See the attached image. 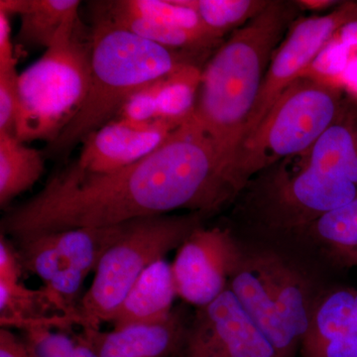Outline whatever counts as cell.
I'll use <instances>...</instances> for the list:
<instances>
[{
    "label": "cell",
    "instance_id": "cell-7",
    "mask_svg": "<svg viewBox=\"0 0 357 357\" xmlns=\"http://www.w3.org/2000/svg\"><path fill=\"white\" fill-rule=\"evenodd\" d=\"M204 220L199 213H188L126 222L121 236L103 255L91 287L79 301L77 326L100 328L109 323L143 272L177 250Z\"/></svg>",
    "mask_w": 357,
    "mask_h": 357
},
{
    "label": "cell",
    "instance_id": "cell-20",
    "mask_svg": "<svg viewBox=\"0 0 357 357\" xmlns=\"http://www.w3.org/2000/svg\"><path fill=\"white\" fill-rule=\"evenodd\" d=\"M124 225L126 222L112 227H82L48 234L57 250L63 269L77 270L88 276L91 271H96L103 255L121 236Z\"/></svg>",
    "mask_w": 357,
    "mask_h": 357
},
{
    "label": "cell",
    "instance_id": "cell-16",
    "mask_svg": "<svg viewBox=\"0 0 357 357\" xmlns=\"http://www.w3.org/2000/svg\"><path fill=\"white\" fill-rule=\"evenodd\" d=\"M177 297L172 264L163 258L143 272L109 323L121 328L165 319Z\"/></svg>",
    "mask_w": 357,
    "mask_h": 357
},
{
    "label": "cell",
    "instance_id": "cell-6",
    "mask_svg": "<svg viewBox=\"0 0 357 357\" xmlns=\"http://www.w3.org/2000/svg\"><path fill=\"white\" fill-rule=\"evenodd\" d=\"M347 98L340 86L306 76L296 79L237 150L232 174L241 192L258 173L309 149Z\"/></svg>",
    "mask_w": 357,
    "mask_h": 357
},
{
    "label": "cell",
    "instance_id": "cell-27",
    "mask_svg": "<svg viewBox=\"0 0 357 357\" xmlns=\"http://www.w3.org/2000/svg\"><path fill=\"white\" fill-rule=\"evenodd\" d=\"M24 333L26 344L35 357H75V337L65 331L37 326Z\"/></svg>",
    "mask_w": 357,
    "mask_h": 357
},
{
    "label": "cell",
    "instance_id": "cell-19",
    "mask_svg": "<svg viewBox=\"0 0 357 357\" xmlns=\"http://www.w3.org/2000/svg\"><path fill=\"white\" fill-rule=\"evenodd\" d=\"M344 335H357V289L337 282L317 301L302 344Z\"/></svg>",
    "mask_w": 357,
    "mask_h": 357
},
{
    "label": "cell",
    "instance_id": "cell-9",
    "mask_svg": "<svg viewBox=\"0 0 357 357\" xmlns=\"http://www.w3.org/2000/svg\"><path fill=\"white\" fill-rule=\"evenodd\" d=\"M173 357H277L229 289L195 310Z\"/></svg>",
    "mask_w": 357,
    "mask_h": 357
},
{
    "label": "cell",
    "instance_id": "cell-5",
    "mask_svg": "<svg viewBox=\"0 0 357 357\" xmlns=\"http://www.w3.org/2000/svg\"><path fill=\"white\" fill-rule=\"evenodd\" d=\"M91 82V27L72 16L38 61L20 74L22 142L55 139L77 114Z\"/></svg>",
    "mask_w": 357,
    "mask_h": 357
},
{
    "label": "cell",
    "instance_id": "cell-2",
    "mask_svg": "<svg viewBox=\"0 0 357 357\" xmlns=\"http://www.w3.org/2000/svg\"><path fill=\"white\" fill-rule=\"evenodd\" d=\"M298 13L295 2L271 0L259 15L230 34L202 72L194 119L210 138L239 192L232 165L244 126L275 51L298 20Z\"/></svg>",
    "mask_w": 357,
    "mask_h": 357
},
{
    "label": "cell",
    "instance_id": "cell-11",
    "mask_svg": "<svg viewBox=\"0 0 357 357\" xmlns=\"http://www.w3.org/2000/svg\"><path fill=\"white\" fill-rule=\"evenodd\" d=\"M238 241L241 255L227 289L273 347L277 357H296L301 344L281 319L261 255L252 243Z\"/></svg>",
    "mask_w": 357,
    "mask_h": 357
},
{
    "label": "cell",
    "instance_id": "cell-28",
    "mask_svg": "<svg viewBox=\"0 0 357 357\" xmlns=\"http://www.w3.org/2000/svg\"><path fill=\"white\" fill-rule=\"evenodd\" d=\"M20 75L16 67L0 70V132L17 136L20 114Z\"/></svg>",
    "mask_w": 357,
    "mask_h": 357
},
{
    "label": "cell",
    "instance_id": "cell-25",
    "mask_svg": "<svg viewBox=\"0 0 357 357\" xmlns=\"http://www.w3.org/2000/svg\"><path fill=\"white\" fill-rule=\"evenodd\" d=\"M117 1L122 8L134 15L167 25L213 35L204 26L199 14L190 6L188 0H175V1H171V0H117Z\"/></svg>",
    "mask_w": 357,
    "mask_h": 357
},
{
    "label": "cell",
    "instance_id": "cell-14",
    "mask_svg": "<svg viewBox=\"0 0 357 357\" xmlns=\"http://www.w3.org/2000/svg\"><path fill=\"white\" fill-rule=\"evenodd\" d=\"M330 273L357 267V198L312 222L296 241Z\"/></svg>",
    "mask_w": 357,
    "mask_h": 357
},
{
    "label": "cell",
    "instance_id": "cell-29",
    "mask_svg": "<svg viewBox=\"0 0 357 357\" xmlns=\"http://www.w3.org/2000/svg\"><path fill=\"white\" fill-rule=\"evenodd\" d=\"M162 79L134 93L124 103L115 119H124L132 123H147L156 121Z\"/></svg>",
    "mask_w": 357,
    "mask_h": 357
},
{
    "label": "cell",
    "instance_id": "cell-23",
    "mask_svg": "<svg viewBox=\"0 0 357 357\" xmlns=\"http://www.w3.org/2000/svg\"><path fill=\"white\" fill-rule=\"evenodd\" d=\"M202 72L201 65H188L162 79L157 119L183 124L194 116Z\"/></svg>",
    "mask_w": 357,
    "mask_h": 357
},
{
    "label": "cell",
    "instance_id": "cell-10",
    "mask_svg": "<svg viewBox=\"0 0 357 357\" xmlns=\"http://www.w3.org/2000/svg\"><path fill=\"white\" fill-rule=\"evenodd\" d=\"M241 243L227 227H197L177 249L172 264L178 297L196 309L227 290Z\"/></svg>",
    "mask_w": 357,
    "mask_h": 357
},
{
    "label": "cell",
    "instance_id": "cell-8",
    "mask_svg": "<svg viewBox=\"0 0 357 357\" xmlns=\"http://www.w3.org/2000/svg\"><path fill=\"white\" fill-rule=\"evenodd\" d=\"M354 20H357V1H342L331 13L298 18L293 23L272 57L259 95L244 126L241 144L261 123L279 96L302 77L335 32Z\"/></svg>",
    "mask_w": 357,
    "mask_h": 357
},
{
    "label": "cell",
    "instance_id": "cell-31",
    "mask_svg": "<svg viewBox=\"0 0 357 357\" xmlns=\"http://www.w3.org/2000/svg\"><path fill=\"white\" fill-rule=\"evenodd\" d=\"M16 63L9 16L0 11V70L16 67Z\"/></svg>",
    "mask_w": 357,
    "mask_h": 357
},
{
    "label": "cell",
    "instance_id": "cell-12",
    "mask_svg": "<svg viewBox=\"0 0 357 357\" xmlns=\"http://www.w3.org/2000/svg\"><path fill=\"white\" fill-rule=\"evenodd\" d=\"M180 126L163 119L147 123L112 119L82 143L81 153L74 163L89 172L119 170L158 149Z\"/></svg>",
    "mask_w": 357,
    "mask_h": 357
},
{
    "label": "cell",
    "instance_id": "cell-3",
    "mask_svg": "<svg viewBox=\"0 0 357 357\" xmlns=\"http://www.w3.org/2000/svg\"><path fill=\"white\" fill-rule=\"evenodd\" d=\"M91 26V82L72 121L47 145L44 155L66 156L88 136L117 116L129 98L188 65L206 58L142 38L93 14Z\"/></svg>",
    "mask_w": 357,
    "mask_h": 357
},
{
    "label": "cell",
    "instance_id": "cell-22",
    "mask_svg": "<svg viewBox=\"0 0 357 357\" xmlns=\"http://www.w3.org/2000/svg\"><path fill=\"white\" fill-rule=\"evenodd\" d=\"M77 0H27L16 41L21 46L50 47L66 21L79 13Z\"/></svg>",
    "mask_w": 357,
    "mask_h": 357
},
{
    "label": "cell",
    "instance_id": "cell-17",
    "mask_svg": "<svg viewBox=\"0 0 357 357\" xmlns=\"http://www.w3.org/2000/svg\"><path fill=\"white\" fill-rule=\"evenodd\" d=\"M93 6L95 15L107 18L142 38L199 57L208 59L225 42L208 33L192 31L134 15L122 8L117 0L93 2Z\"/></svg>",
    "mask_w": 357,
    "mask_h": 357
},
{
    "label": "cell",
    "instance_id": "cell-24",
    "mask_svg": "<svg viewBox=\"0 0 357 357\" xmlns=\"http://www.w3.org/2000/svg\"><path fill=\"white\" fill-rule=\"evenodd\" d=\"M208 31L218 38L243 27L259 15L270 0H188Z\"/></svg>",
    "mask_w": 357,
    "mask_h": 357
},
{
    "label": "cell",
    "instance_id": "cell-33",
    "mask_svg": "<svg viewBox=\"0 0 357 357\" xmlns=\"http://www.w3.org/2000/svg\"><path fill=\"white\" fill-rule=\"evenodd\" d=\"M333 39L351 51L357 50V20L342 25L333 35Z\"/></svg>",
    "mask_w": 357,
    "mask_h": 357
},
{
    "label": "cell",
    "instance_id": "cell-26",
    "mask_svg": "<svg viewBox=\"0 0 357 357\" xmlns=\"http://www.w3.org/2000/svg\"><path fill=\"white\" fill-rule=\"evenodd\" d=\"M349 56L351 50L332 38L319 52L302 77H312L340 86V79L349 63Z\"/></svg>",
    "mask_w": 357,
    "mask_h": 357
},
{
    "label": "cell",
    "instance_id": "cell-18",
    "mask_svg": "<svg viewBox=\"0 0 357 357\" xmlns=\"http://www.w3.org/2000/svg\"><path fill=\"white\" fill-rule=\"evenodd\" d=\"M21 276L0 279V321L2 328H28L43 326L55 330H70L69 321L60 311L57 301L42 290L26 288Z\"/></svg>",
    "mask_w": 357,
    "mask_h": 357
},
{
    "label": "cell",
    "instance_id": "cell-1",
    "mask_svg": "<svg viewBox=\"0 0 357 357\" xmlns=\"http://www.w3.org/2000/svg\"><path fill=\"white\" fill-rule=\"evenodd\" d=\"M239 192L194 116L151 154L128 167L93 173L70 164L1 220L16 241L82 227H112L187 210L204 218L234 204Z\"/></svg>",
    "mask_w": 357,
    "mask_h": 357
},
{
    "label": "cell",
    "instance_id": "cell-15",
    "mask_svg": "<svg viewBox=\"0 0 357 357\" xmlns=\"http://www.w3.org/2000/svg\"><path fill=\"white\" fill-rule=\"evenodd\" d=\"M307 167L357 187V100L349 96L344 109L309 149L299 155Z\"/></svg>",
    "mask_w": 357,
    "mask_h": 357
},
{
    "label": "cell",
    "instance_id": "cell-32",
    "mask_svg": "<svg viewBox=\"0 0 357 357\" xmlns=\"http://www.w3.org/2000/svg\"><path fill=\"white\" fill-rule=\"evenodd\" d=\"M0 357H35L29 345L8 328L0 330Z\"/></svg>",
    "mask_w": 357,
    "mask_h": 357
},
{
    "label": "cell",
    "instance_id": "cell-34",
    "mask_svg": "<svg viewBox=\"0 0 357 357\" xmlns=\"http://www.w3.org/2000/svg\"><path fill=\"white\" fill-rule=\"evenodd\" d=\"M294 2L301 11H310V13H316L328 10L333 7L335 8L342 3V1H335V0H297Z\"/></svg>",
    "mask_w": 357,
    "mask_h": 357
},
{
    "label": "cell",
    "instance_id": "cell-13",
    "mask_svg": "<svg viewBox=\"0 0 357 357\" xmlns=\"http://www.w3.org/2000/svg\"><path fill=\"white\" fill-rule=\"evenodd\" d=\"M182 307H174L165 319L102 332L83 328L82 333L100 357H173L190 319Z\"/></svg>",
    "mask_w": 357,
    "mask_h": 357
},
{
    "label": "cell",
    "instance_id": "cell-4",
    "mask_svg": "<svg viewBox=\"0 0 357 357\" xmlns=\"http://www.w3.org/2000/svg\"><path fill=\"white\" fill-rule=\"evenodd\" d=\"M356 198V185L290 157L249 181L234 204L229 227L245 241L295 243L314 220Z\"/></svg>",
    "mask_w": 357,
    "mask_h": 357
},
{
    "label": "cell",
    "instance_id": "cell-35",
    "mask_svg": "<svg viewBox=\"0 0 357 357\" xmlns=\"http://www.w3.org/2000/svg\"><path fill=\"white\" fill-rule=\"evenodd\" d=\"M74 337L76 342L75 357H100L83 333H79V335H74Z\"/></svg>",
    "mask_w": 357,
    "mask_h": 357
},
{
    "label": "cell",
    "instance_id": "cell-30",
    "mask_svg": "<svg viewBox=\"0 0 357 357\" xmlns=\"http://www.w3.org/2000/svg\"><path fill=\"white\" fill-rule=\"evenodd\" d=\"M302 357H357V335H344L301 345Z\"/></svg>",
    "mask_w": 357,
    "mask_h": 357
},
{
    "label": "cell",
    "instance_id": "cell-21",
    "mask_svg": "<svg viewBox=\"0 0 357 357\" xmlns=\"http://www.w3.org/2000/svg\"><path fill=\"white\" fill-rule=\"evenodd\" d=\"M44 153L26 146L15 136L0 132V206L6 208L41 178Z\"/></svg>",
    "mask_w": 357,
    "mask_h": 357
}]
</instances>
